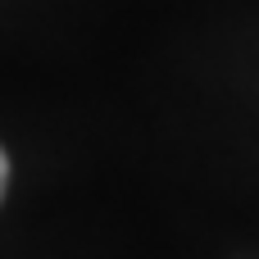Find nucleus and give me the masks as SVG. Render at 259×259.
<instances>
[{
  "label": "nucleus",
  "instance_id": "nucleus-1",
  "mask_svg": "<svg viewBox=\"0 0 259 259\" xmlns=\"http://www.w3.org/2000/svg\"><path fill=\"white\" fill-rule=\"evenodd\" d=\"M5 178H9V164H5V150H0V196H5Z\"/></svg>",
  "mask_w": 259,
  "mask_h": 259
}]
</instances>
